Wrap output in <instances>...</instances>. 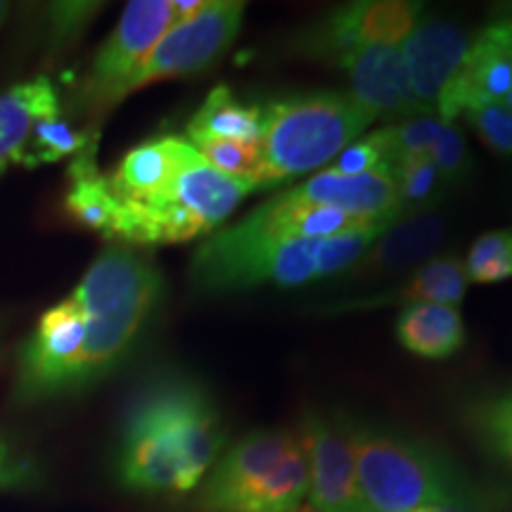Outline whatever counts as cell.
Segmentation results:
<instances>
[{
	"instance_id": "7",
	"label": "cell",
	"mask_w": 512,
	"mask_h": 512,
	"mask_svg": "<svg viewBox=\"0 0 512 512\" xmlns=\"http://www.w3.org/2000/svg\"><path fill=\"white\" fill-rule=\"evenodd\" d=\"M249 192L254 190L247 183L216 171L190 145L164 200L145 209H121L114 240L155 247L214 235Z\"/></svg>"
},
{
	"instance_id": "10",
	"label": "cell",
	"mask_w": 512,
	"mask_h": 512,
	"mask_svg": "<svg viewBox=\"0 0 512 512\" xmlns=\"http://www.w3.org/2000/svg\"><path fill=\"white\" fill-rule=\"evenodd\" d=\"M425 10L411 0H358L299 31L294 53L332 60L361 48H399Z\"/></svg>"
},
{
	"instance_id": "18",
	"label": "cell",
	"mask_w": 512,
	"mask_h": 512,
	"mask_svg": "<svg viewBox=\"0 0 512 512\" xmlns=\"http://www.w3.org/2000/svg\"><path fill=\"white\" fill-rule=\"evenodd\" d=\"M467 271L458 256H432L430 261L415 268L406 280L387 290L368 294V297H356L349 302H337L325 306V313H354V311H373L382 306H415V304H446L460 306L465 299Z\"/></svg>"
},
{
	"instance_id": "33",
	"label": "cell",
	"mask_w": 512,
	"mask_h": 512,
	"mask_svg": "<svg viewBox=\"0 0 512 512\" xmlns=\"http://www.w3.org/2000/svg\"><path fill=\"white\" fill-rule=\"evenodd\" d=\"M463 117L494 155L512 157V110L503 102L475 107V110H467Z\"/></svg>"
},
{
	"instance_id": "40",
	"label": "cell",
	"mask_w": 512,
	"mask_h": 512,
	"mask_svg": "<svg viewBox=\"0 0 512 512\" xmlns=\"http://www.w3.org/2000/svg\"><path fill=\"white\" fill-rule=\"evenodd\" d=\"M503 12H508V15H512V8L510 10H503Z\"/></svg>"
},
{
	"instance_id": "12",
	"label": "cell",
	"mask_w": 512,
	"mask_h": 512,
	"mask_svg": "<svg viewBox=\"0 0 512 512\" xmlns=\"http://www.w3.org/2000/svg\"><path fill=\"white\" fill-rule=\"evenodd\" d=\"M512 88V17L501 12L472 38L463 64L437 100V119L453 124L475 107L496 105Z\"/></svg>"
},
{
	"instance_id": "4",
	"label": "cell",
	"mask_w": 512,
	"mask_h": 512,
	"mask_svg": "<svg viewBox=\"0 0 512 512\" xmlns=\"http://www.w3.org/2000/svg\"><path fill=\"white\" fill-rule=\"evenodd\" d=\"M309 496V467L299 437L254 430L216 460L197 489V512H294Z\"/></svg>"
},
{
	"instance_id": "38",
	"label": "cell",
	"mask_w": 512,
	"mask_h": 512,
	"mask_svg": "<svg viewBox=\"0 0 512 512\" xmlns=\"http://www.w3.org/2000/svg\"><path fill=\"white\" fill-rule=\"evenodd\" d=\"M505 15H508V12H505ZM510 17H512V15H510ZM503 105H505V107H508V110H512V88H510L508 98H505V100H503Z\"/></svg>"
},
{
	"instance_id": "25",
	"label": "cell",
	"mask_w": 512,
	"mask_h": 512,
	"mask_svg": "<svg viewBox=\"0 0 512 512\" xmlns=\"http://www.w3.org/2000/svg\"><path fill=\"white\" fill-rule=\"evenodd\" d=\"M91 145H95L93 133L76 128L72 121L64 119L60 112L55 114V117L41 119L34 128H31L27 143H24L22 152H19L17 157V164L36 169V166L43 164L74 159Z\"/></svg>"
},
{
	"instance_id": "17",
	"label": "cell",
	"mask_w": 512,
	"mask_h": 512,
	"mask_svg": "<svg viewBox=\"0 0 512 512\" xmlns=\"http://www.w3.org/2000/svg\"><path fill=\"white\" fill-rule=\"evenodd\" d=\"M190 143L178 136L145 140L128 150L107 176L121 209H145L164 200L181 171Z\"/></svg>"
},
{
	"instance_id": "2",
	"label": "cell",
	"mask_w": 512,
	"mask_h": 512,
	"mask_svg": "<svg viewBox=\"0 0 512 512\" xmlns=\"http://www.w3.org/2000/svg\"><path fill=\"white\" fill-rule=\"evenodd\" d=\"M72 297L86 335L72 377V396L110 377L131 356L162 297V275L147 256L110 247L83 273Z\"/></svg>"
},
{
	"instance_id": "6",
	"label": "cell",
	"mask_w": 512,
	"mask_h": 512,
	"mask_svg": "<svg viewBox=\"0 0 512 512\" xmlns=\"http://www.w3.org/2000/svg\"><path fill=\"white\" fill-rule=\"evenodd\" d=\"M261 110L264 190L320 169L375 121L349 93L339 91L287 95Z\"/></svg>"
},
{
	"instance_id": "9",
	"label": "cell",
	"mask_w": 512,
	"mask_h": 512,
	"mask_svg": "<svg viewBox=\"0 0 512 512\" xmlns=\"http://www.w3.org/2000/svg\"><path fill=\"white\" fill-rule=\"evenodd\" d=\"M245 8L242 0H207L195 17L176 22L128 83L126 98L150 83L185 79L214 67L238 38Z\"/></svg>"
},
{
	"instance_id": "35",
	"label": "cell",
	"mask_w": 512,
	"mask_h": 512,
	"mask_svg": "<svg viewBox=\"0 0 512 512\" xmlns=\"http://www.w3.org/2000/svg\"><path fill=\"white\" fill-rule=\"evenodd\" d=\"M204 5H207V0H171V8H174V24L195 17Z\"/></svg>"
},
{
	"instance_id": "37",
	"label": "cell",
	"mask_w": 512,
	"mask_h": 512,
	"mask_svg": "<svg viewBox=\"0 0 512 512\" xmlns=\"http://www.w3.org/2000/svg\"><path fill=\"white\" fill-rule=\"evenodd\" d=\"M5 15H8V3H0V27H3Z\"/></svg>"
},
{
	"instance_id": "31",
	"label": "cell",
	"mask_w": 512,
	"mask_h": 512,
	"mask_svg": "<svg viewBox=\"0 0 512 512\" xmlns=\"http://www.w3.org/2000/svg\"><path fill=\"white\" fill-rule=\"evenodd\" d=\"M43 484V470L27 448L8 434H0V494L31 491Z\"/></svg>"
},
{
	"instance_id": "13",
	"label": "cell",
	"mask_w": 512,
	"mask_h": 512,
	"mask_svg": "<svg viewBox=\"0 0 512 512\" xmlns=\"http://www.w3.org/2000/svg\"><path fill=\"white\" fill-rule=\"evenodd\" d=\"M446 238V221L437 211L403 216L377 238L354 266L339 275V290L387 283L430 261Z\"/></svg>"
},
{
	"instance_id": "8",
	"label": "cell",
	"mask_w": 512,
	"mask_h": 512,
	"mask_svg": "<svg viewBox=\"0 0 512 512\" xmlns=\"http://www.w3.org/2000/svg\"><path fill=\"white\" fill-rule=\"evenodd\" d=\"M174 27L171 0H131L117 27L102 41L79 88V102L100 114L126 98L128 83L162 36Z\"/></svg>"
},
{
	"instance_id": "20",
	"label": "cell",
	"mask_w": 512,
	"mask_h": 512,
	"mask_svg": "<svg viewBox=\"0 0 512 512\" xmlns=\"http://www.w3.org/2000/svg\"><path fill=\"white\" fill-rule=\"evenodd\" d=\"M396 339L408 354L427 361H444L465 347V320L458 306H406L396 318Z\"/></svg>"
},
{
	"instance_id": "3",
	"label": "cell",
	"mask_w": 512,
	"mask_h": 512,
	"mask_svg": "<svg viewBox=\"0 0 512 512\" xmlns=\"http://www.w3.org/2000/svg\"><path fill=\"white\" fill-rule=\"evenodd\" d=\"M356 475L370 512L472 505V486L439 448L401 432L349 422Z\"/></svg>"
},
{
	"instance_id": "39",
	"label": "cell",
	"mask_w": 512,
	"mask_h": 512,
	"mask_svg": "<svg viewBox=\"0 0 512 512\" xmlns=\"http://www.w3.org/2000/svg\"><path fill=\"white\" fill-rule=\"evenodd\" d=\"M294 512H313V510L309 508V505H302V508H299V510H294Z\"/></svg>"
},
{
	"instance_id": "29",
	"label": "cell",
	"mask_w": 512,
	"mask_h": 512,
	"mask_svg": "<svg viewBox=\"0 0 512 512\" xmlns=\"http://www.w3.org/2000/svg\"><path fill=\"white\" fill-rule=\"evenodd\" d=\"M472 425L486 444L512 465V392L477 403L472 408Z\"/></svg>"
},
{
	"instance_id": "14",
	"label": "cell",
	"mask_w": 512,
	"mask_h": 512,
	"mask_svg": "<svg viewBox=\"0 0 512 512\" xmlns=\"http://www.w3.org/2000/svg\"><path fill=\"white\" fill-rule=\"evenodd\" d=\"M470 43L472 36L460 24L425 15L401 43L411 91L427 112L437 110L439 95L463 64Z\"/></svg>"
},
{
	"instance_id": "22",
	"label": "cell",
	"mask_w": 512,
	"mask_h": 512,
	"mask_svg": "<svg viewBox=\"0 0 512 512\" xmlns=\"http://www.w3.org/2000/svg\"><path fill=\"white\" fill-rule=\"evenodd\" d=\"M252 214L268 230L292 240H325L332 238V235L347 233V230L373 226L370 221L356 219V216L344 214L339 209L292 200L287 192L264 202L261 207H256Z\"/></svg>"
},
{
	"instance_id": "30",
	"label": "cell",
	"mask_w": 512,
	"mask_h": 512,
	"mask_svg": "<svg viewBox=\"0 0 512 512\" xmlns=\"http://www.w3.org/2000/svg\"><path fill=\"white\" fill-rule=\"evenodd\" d=\"M441 128V119L432 117V114H420V117L403 119L399 124L384 126V143H387L389 152V166L394 159L403 155H427L430 147L437 138Z\"/></svg>"
},
{
	"instance_id": "19",
	"label": "cell",
	"mask_w": 512,
	"mask_h": 512,
	"mask_svg": "<svg viewBox=\"0 0 512 512\" xmlns=\"http://www.w3.org/2000/svg\"><path fill=\"white\" fill-rule=\"evenodd\" d=\"M60 112V95L48 76L15 83L0 93V176L17 164L31 128Z\"/></svg>"
},
{
	"instance_id": "16",
	"label": "cell",
	"mask_w": 512,
	"mask_h": 512,
	"mask_svg": "<svg viewBox=\"0 0 512 512\" xmlns=\"http://www.w3.org/2000/svg\"><path fill=\"white\" fill-rule=\"evenodd\" d=\"M287 195L299 202L339 209L344 214L370 223H394L403 219L389 166L358 176H344L335 174L332 169H325L311 176L309 181L299 183L297 188L287 190Z\"/></svg>"
},
{
	"instance_id": "15",
	"label": "cell",
	"mask_w": 512,
	"mask_h": 512,
	"mask_svg": "<svg viewBox=\"0 0 512 512\" xmlns=\"http://www.w3.org/2000/svg\"><path fill=\"white\" fill-rule=\"evenodd\" d=\"M335 64L347 74L351 98L375 119L430 114L415 100L399 48H361Z\"/></svg>"
},
{
	"instance_id": "26",
	"label": "cell",
	"mask_w": 512,
	"mask_h": 512,
	"mask_svg": "<svg viewBox=\"0 0 512 512\" xmlns=\"http://www.w3.org/2000/svg\"><path fill=\"white\" fill-rule=\"evenodd\" d=\"M192 147L221 174L247 183L254 192L264 190L266 164L261 140H202Z\"/></svg>"
},
{
	"instance_id": "27",
	"label": "cell",
	"mask_w": 512,
	"mask_h": 512,
	"mask_svg": "<svg viewBox=\"0 0 512 512\" xmlns=\"http://www.w3.org/2000/svg\"><path fill=\"white\" fill-rule=\"evenodd\" d=\"M463 264L470 283L496 285L512 280V226L479 235Z\"/></svg>"
},
{
	"instance_id": "23",
	"label": "cell",
	"mask_w": 512,
	"mask_h": 512,
	"mask_svg": "<svg viewBox=\"0 0 512 512\" xmlns=\"http://www.w3.org/2000/svg\"><path fill=\"white\" fill-rule=\"evenodd\" d=\"M264 128V110L259 105H249L235 98L228 86H216L202 107L188 121V143L202 140H261Z\"/></svg>"
},
{
	"instance_id": "5",
	"label": "cell",
	"mask_w": 512,
	"mask_h": 512,
	"mask_svg": "<svg viewBox=\"0 0 512 512\" xmlns=\"http://www.w3.org/2000/svg\"><path fill=\"white\" fill-rule=\"evenodd\" d=\"M318 247L320 240L283 238L247 214L197 247L190 264L192 287L211 297L264 285L304 287L318 280Z\"/></svg>"
},
{
	"instance_id": "34",
	"label": "cell",
	"mask_w": 512,
	"mask_h": 512,
	"mask_svg": "<svg viewBox=\"0 0 512 512\" xmlns=\"http://www.w3.org/2000/svg\"><path fill=\"white\" fill-rule=\"evenodd\" d=\"M382 166H389V152H387V143H384L382 128H377V131L370 133V136L356 140V143H351L349 147H344L328 169L335 171V174L358 176V174H368V171L382 169Z\"/></svg>"
},
{
	"instance_id": "21",
	"label": "cell",
	"mask_w": 512,
	"mask_h": 512,
	"mask_svg": "<svg viewBox=\"0 0 512 512\" xmlns=\"http://www.w3.org/2000/svg\"><path fill=\"white\" fill-rule=\"evenodd\" d=\"M69 188L64 195V209L79 226L112 238L117 235L121 204L110 188L107 176L95 164V145L76 155L69 164Z\"/></svg>"
},
{
	"instance_id": "36",
	"label": "cell",
	"mask_w": 512,
	"mask_h": 512,
	"mask_svg": "<svg viewBox=\"0 0 512 512\" xmlns=\"http://www.w3.org/2000/svg\"><path fill=\"white\" fill-rule=\"evenodd\" d=\"M415 512H475V508H467V505H432V508H422Z\"/></svg>"
},
{
	"instance_id": "1",
	"label": "cell",
	"mask_w": 512,
	"mask_h": 512,
	"mask_svg": "<svg viewBox=\"0 0 512 512\" xmlns=\"http://www.w3.org/2000/svg\"><path fill=\"white\" fill-rule=\"evenodd\" d=\"M226 427L195 380L164 375L128 403L119 430L117 477L136 494H190L219 460Z\"/></svg>"
},
{
	"instance_id": "32",
	"label": "cell",
	"mask_w": 512,
	"mask_h": 512,
	"mask_svg": "<svg viewBox=\"0 0 512 512\" xmlns=\"http://www.w3.org/2000/svg\"><path fill=\"white\" fill-rule=\"evenodd\" d=\"M98 3H55L48 10V48L62 53L86 31L98 15Z\"/></svg>"
},
{
	"instance_id": "11",
	"label": "cell",
	"mask_w": 512,
	"mask_h": 512,
	"mask_svg": "<svg viewBox=\"0 0 512 512\" xmlns=\"http://www.w3.org/2000/svg\"><path fill=\"white\" fill-rule=\"evenodd\" d=\"M297 437L309 467V508L313 512H370L358 486L349 422L309 408Z\"/></svg>"
},
{
	"instance_id": "24",
	"label": "cell",
	"mask_w": 512,
	"mask_h": 512,
	"mask_svg": "<svg viewBox=\"0 0 512 512\" xmlns=\"http://www.w3.org/2000/svg\"><path fill=\"white\" fill-rule=\"evenodd\" d=\"M389 169H392L401 216L430 214L444 202L448 188L430 155H403L394 159Z\"/></svg>"
},
{
	"instance_id": "28",
	"label": "cell",
	"mask_w": 512,
	"mask_h": 512,
	"mask_svg": "<svg viewBox=\"0 0 512 512\" xmlns=\"http://www.w3.org/2000/svg\"><path fill=\"white\" fill-rule=\"evenodd\" d=\"M427 155L437 166L448 190L465 185L470 181L472 171H475V159H472L470 147L465 143L463 131L456 124H448V121H441L437 138H434Z\"/></svg>"
}]
</instances>
